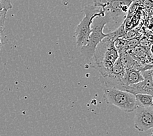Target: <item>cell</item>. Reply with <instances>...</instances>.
Wrapping results in <instances>:
<instances>
[{"label":"cell","mask_w":153,"mask_h":136,"mask_svg":"<svg viewBox=\"0 0 153 136\" xmlns=\"http://www.w3.org/2000/svg\"><path fill=\"white\" fill-rule=\"evenodd\" d=\"M114 41L107 37L98 43L94 50V65L92 67L96 69L104 79L110 74L113 65L119 56Z\"/></svg>","instance_id":"6da1fadb"},{"label":"cell","mask_w":153,"mask_h":136,"mask_svg":"<svg viewBox=\"0 0 153 136\" xmlns=\"http://www.w3.org/2000/svg\"><path fill=\"white\" fill-rule=\"evenodd\" d=\"M111 22H112L111 17L105 13L104 16L97 17L93 20L91 32L89 35L88 43L86 45L81 47L82 54L85 59H92L98 43L108 36L109 34H104L103 30L105 26Z\"/></svg>","instance_id":"7a4b0ae2"},{"label":"cell","mask_w":153,"mask_h":136,"mask_svg":"<svg viewBox=\"0 0 153 136\" xmlns=\"http://www.w3.org/2000/svg\"><path fill=\"white\" fill-rule=\"evenodd\" d=\"M84 17L76 27L74 37L76 39V45L79 47L86 45L88 43L89 35L91 32V24L94 18L104 16L105 13L99 7L88 5L82 10Z\"/></svg>","instance_id":"3957f363"},{"label":"cell","mask_w":153,"mask_h":136,"mask_svg":"<svg viewBox=\"0 0 153 136\" xmlns=\"http://www.w3.org/2000/svg\"><path fill=\"white\" fill-rule=\"evenodd\" d=\"M104 98L107 104L114 105L125 113L133 112L137 107L134 94L117 87L106 88Z\"/></svg>","instance_id":"277c9868"},{"label":"cell","mask_w":153,"mask_h":136,"mask_svg":"<svg viewBox=\"0 0 153 136\" xmlns=\"http://www.w3.org/2000/svg\"><path fill=\"white\" fill-rule=\"evenodd\" d=\"M94 5L108 14L112 22L117 23L120 18L126 17L132 0H93Z\"/></svg>","instance_id":"5b68a950"},{"label":"cell","mask_w":153,"mask_h":136,"mask_svg":"<svg viewBox=\"0 0 153 136\" xmlns=\"http://www.w3.org/2000/svg\"><path fill=\"white\" fill-rule=\"evenodd\" d=\"M134 127L139 131H146L153 127V108L150 107H137L134 110Z\"/></svg>","instance_id":"8992f818"},{"label":"cell","mask_w":153,"mask_h":136,"mask_svg":"<svg viewBox=\"0 0 153 136\" xmlns=\"http://www.w3.org/2000/svg\"><path fill=\"white\" fill-rule=\"evenodd\" d=\"M141 74L143 80L128 86H123L121 89L132 93L136 94H153V78L152 69L142 71Z\"/></svg>","instance_id":"52a82bcc"},{"label":"cell","mask_w":153,"mask_h":136,"mask_svg":"<svg viewBox=\"0 0 153 136\" xmlns=\"http://www.w3.org/2000/svg\"><path fill=\"white\" fill-rule=\"evenodd\" d=\"M128 52L130 56L139 63L143 65L152 64V58L149 55L148 49L138 45L132 50H128Z\"/></svg>","instance_id":"ba28073f"},{"label":"cell","mask_w":153,"mask_h":136,"mask_svg":"<svg viewBox=\"0 0 153 136\" xmlns=\"http://www.w3.org/2000/svg\"><path fill=\"white\" fill-rule=\"evenodd\" d=\"M143 80V77L140 71L136 69H125V74L121 79V87L137 83Z\"/></svg>","instance_id":"9c48e42d"},{"label":"cell","mask_w":153,"mask_h":136,"mask_svg":"<svg viewBox=\"0 0 153 136\" xmlns=\"http://www.w3.org/2000/svg\"><path fill=\"white\" fill-rule=\"evenodd\" d=\"M136 98L137 107H150L153 105L152 95L148 94H134Z\"/></svg>","instance_id":"30bf717a"},{"label":"cell","mask_w":153,"mask_h":136,"mask_svg":"<svg viewBox=\"0 0 153 136\" xmlns=\"http://www.w3.org/2000/svg\"><path fill=\"white\" fill-rule=\"evenodd\" d=\"M125 23L126 20H124L123 23L116 30L109 33V35L108 36V38L110 39L114 40L117 38H123L124 35L126 34L125 32Z\"/></svg>","instance_id":"8fae6325"},{"label":"cell","mask_w":153,"mask_h":136,"mask_svg":"<svg viewBox=\"0 0 153 136\" xmlns=\"http://www.w3.org/2000/svg\"><path fill=\"white\" fill-rule=\"evenodd\" d=\"M140 38H141V37L140 36V37H137V38H136L126 40L125 45V47H124V49L129 50H132V49H134V47H136L137 45H139Z\"/></svg>","instance_id":"7c38bea8"},{"label":"cell","mask_w":153,"mask_h":136,"mask_svg":"<svg viewBox=\"0 0 153 136\" xmlns=\"http://www.w3.org/2000/svg\"><path fill=\"white\" fill-rule=\"evenodd\" d=\"M126 39L124 38H117L114 40V46L115 47V49L117 50L118 51L119 54L121 52V50L124 49V47H125V43L126 41Z\"/></svg>","instance_id":"4fadbf2b"},{"label":"cell","mask_w":153,"mask_h":136,"mask_svg":"<svg viewBox=\"0 0 153 136\" xmlns=\"http://www.w3.org/2000/svg\"><path fill=\"white\" fill-rule=\"evenodd\" d=\"M7 12H8L7 10L0 9V33L3 32L5 30V23Z\"/></svg>","instance_id":"5bb4252c"},{"label":"cell","mask_w":153,"mask_h":136,"mask_svg":"<svg viewBox=\"0 0 153 136\" xmlns=\"http://www.w3.org/2000/svg\"><path fill=\"white\" fill-rule=\"evenodd\" d=\"M13 4L10 0H0V9L9 11L13 9Z\"/></svg>","instance_id":"9a60e30c"},{"label":"cell","mask_w":153,"mask_h":136,"mask_svg":"<svg viewBox=\"0 0 153 136\" xmlns=\"http://www.w3.org/2000/svg\"><path fill=\"white\" fill-rule=\"evenodd\" d=\"M139 45L143 47L145 49H149L151 48L152 46V41L149 40L148 39H147L146 38H141L140 40V43Z\"/></svg>","instance_id":"2e32d148"},{"label":"cell","mask_w":153,"mask_h":136,"mask_svg":"<svg viewBox=\"0 0 153 136\" xmlns=\"http://www.w3.org/2000/svg\"><path fill=\"white\" fill-rule=\"evenodd\" d=\"M137 37H140L139 33L135 30H131L130 32H126V34H125V35H124L123 38L127 40H128V39L137 38Z\"/></svg>","instance_id":"e0dca14e"},{"label":"cell","mask_w":153,"mask_h":136,"mask_svg":"<svg viewBox=\"0 0 153 136\" xmlns=\"http://www.w3.org/2000/svg\"><path fill=\"white\" fill-rule=\"evenodd\" d=\"M141 2L145 6L148 7H151L152 5V0H141Z\"/></svg>","instance_id":"ac0fdd59"},{"label":"cell","mask_w":153,"mask_h":136,"mask_svg":"<svg viewBox=\"0 0 153 136\" xmlns=\"http://www.w3.org/2000/svg\"><path fill=\"white\" fill-rule=\"evenodd\" d=\"M1 45H2V43L0 41V50H1Z\"/></svg>","instance_id":"d6986e66"},{"label":"cell","mask_w":153,"mask_h":136,"mask_svg":"<svg viewBox=\"0 0 153 136\" xmlns=\"http://www.w3.org/2000/svg\"><path fill=\"white\" fill-rule=\"evenodd\" d=\"M0 37H1V35H0Z\"/></svg>","instance_id":"ffe728a7"},{"label":"cell","mask_w":153,"mask_h":136,"mask_svg":"<svg viewBox=\"0 0 153 136\" xmlns=\"http://www.w3.org/2000/svg\"><path fill=\"white\" fill-rule=\"evenodd\" d=\"M132 1H134V0H132Z\"/></svg>","instance_id":"44dd1931"}]
</instances>
